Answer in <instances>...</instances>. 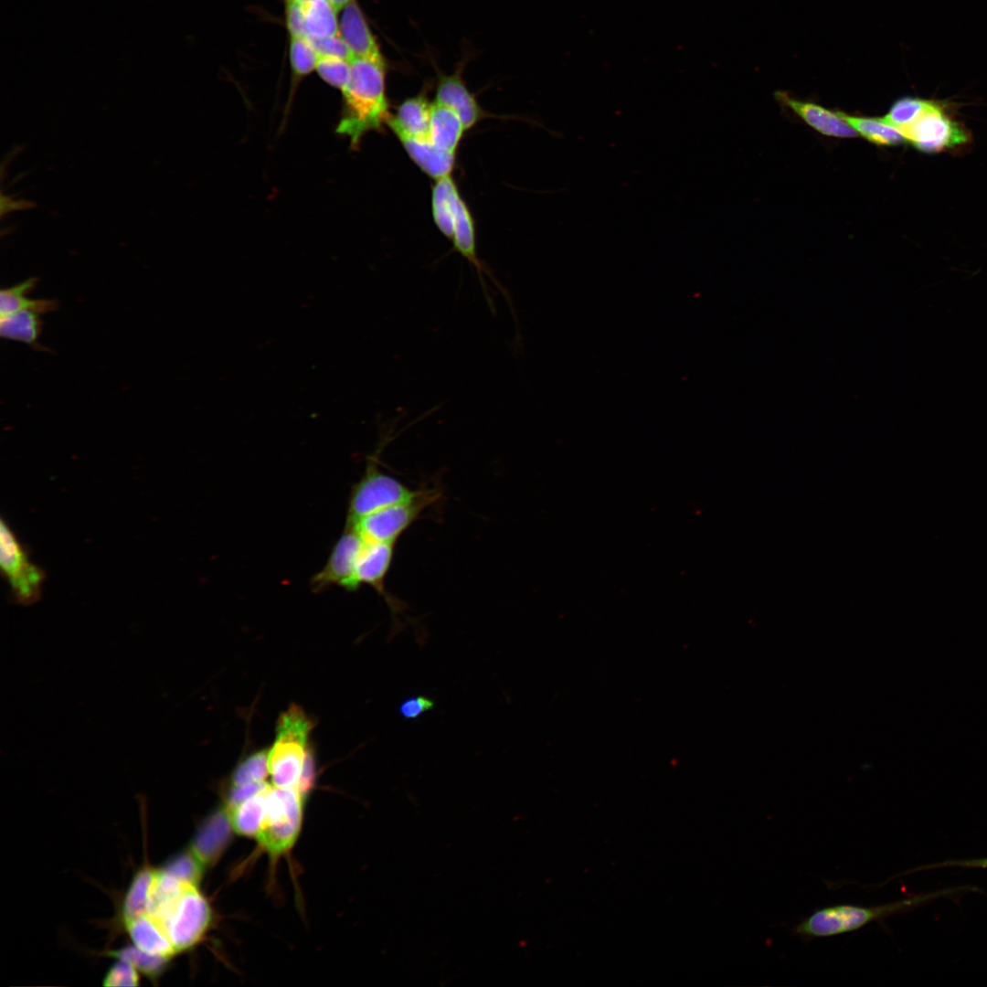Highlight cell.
Wrapping results in <instances>:
<instances>
[{"label": "cell", "instance_id": "cell-4", "mask_svg": "<svg viewBox=\"0 0 987 987\" xmlns=\"http://www.w3.org/2000/svg\"><path fill=\"white\" fill-rule=\"evenodd\" d=\"M303 802L304 799L296 787L268 786L265 818L257 839L271 854L287 851L296 841Z\"/></svg>", "mask_w": 987, "mask_h": 987}, {"label": "cell", "instance_id": "cell-37", "mask_svg": "<svg viewBox=\"0 0 987 987\" xmlns=\"http://www.w3.org/2000/svg\"><path fill=\"white\" fill-rule=\"evenodd\" d=\"M435 701L424 695L409 696L398 706L399 715L405 719H417L433 709Z\"/></svg>", "mask_w": 987, "mask_h": 987}, {"label": "cell", "instance_id": "cell-20", "mask_svg": "<svg viewBox=\"0 0 987 987\" xmlns=\"http://www.w3.org/2000/svg\"><path fill=\"white\" fill-rule=\"evenodd\" d=\"M465 131L462 121L454 111L440 103H432L429 139L434 145L456 153Z\"/></svg>", "mask_w": 987, "mask_h": 987}, {"label": "cell", "instance_id": "cell-42", "mask_svg": "<svg viewBox=\"0 0 987 987\" xmlns=\"http://www.w3.org/2000/svg\"><path fill=\"white\" fill-rule=\"evenodd\" d=\"M2 199H3L4 201H5V202H3V201H1V203H2V209H4L5 207H6V209L5 210V212H9V211H11V210H13V209H21V208H26V207H29V206H28V203H26V204H24V203H23V202H21V201H18V202H16V201H12V200H10V199H8V198H5L4 196L2 197Z\"/></svg>", "mask_w": 987, "mask_h": 987}, {"label": "cell", "instance_id": "cell-9", "mask_svg": "<svg viewBox=\"0 0 987 987\" xmlns=\"http://www.w3.org/2000/svg\"><path fill=\"white\" fill-rule=\"evenodd\" d=\"M197 885L187 884L165 927L176 952L198 943L211 923L210 906Z\"/></svg>", "mask_w": 987, "mask_h": 987}, {"label": "cell", "instance_id": "cell-18", "mask_svg": "<svg viewBox=\"0 0 987 987\" xmlns=\"http://www.w3.org/2000/svg\"><path fill=\"white\" fill-rule=\"evenodd\" d=\"M186 885L187 883L178 880L163 870L156 872L150 890L147 915L164 931L169 918Z\"/></svg>", "mask_w": 987, "mask_h": 987}, {"label": "cell", "instance_id": "cell-6", "mask_svg": "<svg viewBox=\"0 0 987 987\" xmlns=\"http://www.w3.org/2000/svg\"><path fill=\"white\" fill-rule=\"evenodd\" d=\"M418 491H413L397 478L382 472L372 462L360 480L353 485L347 507L346 524L388 506L408 501Z\"/></svg>", "mask_w": 987, "mask_h": 987}, {"label": "cell", "instance_id": "cell-13", "mask_svg": "<svg viewBox=\"0 0 987 987\" xmlns=\"http://www.w3.org/2000/svg\"><path fill=\"white\" fill-rule=\"evenodd\" d=\"M339 12V35L353 58H384L378 42L356 0H351Z\"/></svg>", "mask_w": 987, "mask_h": 987}, {"label": "cell", "instance_id": "cell-7", "mask_svg": "<svg viewBox=\"0 0 987 987\" xmlns=\"http://www.w3.org/2000/svg\"><path fill=\"white\" fill-rule=\"evenodd\" d=\"M437 496L433 490H420L408 501L374 512L354 524L346 525L354 527L366 542L395 544Z\"/></svg>", "mask_w": 987, "mask_h": 987}, {"label": "cell", "instance_id": "cell-38", "mask_svg": "<svg viewBox=\"0 0 987 987\" xmlns=\"http://www.w3.org/2000/svg\"><path fill=\"white\" fill-rule=\"evenodd\" d=\"M285 24L292 37H304V19L302 5L293 0H285Z\"/></svg>", "mask_w": 987, "mask_h": 987}, {"label": "cell", "instance_id": "cell-32", "mask_svg": "<svg viewBox=\"0 0 987 987\" xmlns=\"http://www.w3.org/2000/svg\"><path fill=\"white\" fill-rule=\"evenodd\" d=\"M351 61L338 57L319 55L315 71L325 83L342 91L350 78Z\"/></svg>", "mask_w": 987, "mask_h": 987}, {"label": "cell", "instance_id": "cell-27", "mask_svg": "<svg viewBox=\"0 0 987 987\" xmlns=\"http://www.w3.org/2000/svg\"><path fill=\"white\" fill-rule=\"evenodd\" d=\"M40 314L32 310H22L1 315V336L35 345L42 328Z\"/></svg>", "mask_w": 987, "mask_h": 987}, {"label": "cell", "instance_id": "cell-34", "mask_svg": "<svg viewBox=\"0 0 987 987\" xmlns=\"http://www.w3.org/2000/svg\"><path fill=\"white\" fill-rule=\"evenodd\" d=\"M117 959L133 964L139 972L150 977H156L164 969L169 959L146 953L137 947H126L111 953Z\"/></svg>", "mask_w": 987, "mask_h": 987}, {"label": "cell", "instance_id": "cell-26", "mask_svg": "<svg viewBox=\"0 0 987 987\" xmlns=\"http://www.w3.org/2000/svg\"><path fill=\"white\" fill-rule=\"evenodd\" d=\"M856 133L877 145H897L906 141L902 133L886 123L882 118L852 116L837 111Z\"/></svg>", "mask_w": 987, "mask_h": 987}, {"label": "cell", "instance_id": "cell-15", "mask_svg": "<svg viewBox=\"0 0 987 987\" xmlns=\"http://www.w3.org/2000/svg\"><path fill=\"white\" fill-rule=\"evenodd\" d=\"M432 103L425 93L403 101L387 122L398 139L401 137L429 138Z\"/></svg>", "mask_w": 987, "mask_h": 987}, {"label": "cell", "instance_id": "cell-23", "mask_svg": "<svg viewBox=\"0 0 987 987\" xmlns=\"http://www.w3.org/2000/svg\"><path fill=\"white\" fill-rule=\"evenodd\" d=\"M302 9L306 38L319 39L339 33V12L329 0H311Z\"/></svg>", "mask_w": 987, "mask_h": 987}, {"label": "cell", "instance_id": "cell-12", "mask_svg": "<svg viewBox=\"0 0 987 987\" xmlns=\"http://www.w3.org/2000/svg\"><path fill=\"white\" fill-rule=\"evenodd\" d=\"M463 64L451 74L438 73L435 102L454 111L466 130L473 127L483 117V111L462 79Z\"/></svg>", "mask_w": 987, "mask_h": 987}, {"label": "cell", "instance_id": "cell-5", "mask_svg": "<svg viewBox=\"0 0 987 987\" xmlns=\"http://www.w3.org/2000/svg\"><path fill=\"white\" fill-rule=\"evenodd\" d=\"M0 566L16 604L29 606L41 598L45 572L30 560L27 549L3 518L0 524Z\"/></svg>", "mask_w": 987, "mask_h": 987}, {"label": "cell", "instance_id": "cell-28", "mask_svg": "<svg viewBox=\"0 0 987 987\" xmlns=\"http://www.w3.org/2000/svg\"><path fill=\"white\" fill-rule=\"evenodd\" d=\"M156 870L144 867L133 876L122 904L124 923L147 914L149 895Z\"/></svg>", "mask_w": 987, "mask_h": 987}, {"label": "cell", "instance_id": "cell-10", "mask_svg": "<svg viewBox=\"0 0 987 987\" xmlns=\"http://www.w3.org/2000/svg\"><path fill=\"white\" fill-rule=\"evenodd\" d=\"M365 544L366 541L354 527L345 525L324 568L312 578L313 590L319 592L332 586H338L347 591H356L359 587L356 580V569Z\"/></svg>", "mask_w": 987, "mask_h": 987}, {"label": "cell", "instance_id": "cell-43", "mask_svg": "<svg viewBox=\"0 0 987 987\" xmlns=\"http://www.w3.org/2000/svg\"><path fill=\"white\" fill-rule=\"evenodd\" d=\"M339 12L351 0H329Z\"/></svg>", "mask_w": 987, "mask_h": 987}, {"label": "cell", "instance_id": "cell-44", "mask_svg": "<svg viewBox=\"0 0 987 987\" xmlns=\"http://www.w3.org/2000/svg\"><path fill=\"white\" fill-rule=\"evenodd\" d=\"M293 1H295L296 3L303 5H305L306 3H308L311 0H293Z\"/></svg>", "mask_w": 987, "mask_h": 987}, {"label": "cell", "instance_id": "cell-8", "mask_svg": "<svg viewBox=\"0 0 987 987\" xmlns=\"http://www.w3.org/2000/svg\"><path fill=\"white\" fill-rule=\"evenodd\" d=\"M906 141L918 150L935 154L966 144L970 136L951 119L941 102L933 105L913 123L900 131Z\"/></svg>", "mask_w": 987, "mask_h": 987}, {"label": "cell", "instance_id": "cell-19", "mask_svg": "<svg viewBox=\"0 0 987 987\" xmlns=\"http://www.w3.org/2000/svg\"><path fill=\"white\" fill-rule=\"evenodd\" d=\"M129 936L141 950L170 959L176 953L164 929L147 914L125 923Z\"/></svg>", "mask_w": 987, "mask_h": 987}, {"label": "cell", "instance_id": "cell-39", "mask_svg": "<svg viewBox=\"0 0 987 987\" xmlns=\"http://www.w3.org/2000/svg\"><path fill=\"white\" fill-rule=\"evenodd\" d=\"M315 763V753L313 747L311 744H308L302 773L297 785V789L303 797V799H305V797L314 784L316 770Z\"/></svg>", "mask_w": 987, "mask_h": 987}, {"label": "cell", "instance_id": "cell-1", "mask_svg": "<svg viewBox=\"0 0 987 987\" xmlns=\"http://www.w3.org/2000/svg\"><path fill=\"white\" fill-rule=\"evenodd\" d=\"M385 58H355L349 80L341 91L343 108L336 133L357 147L366 133L378 131L391 116L386 94Z\"/></svg>", "mask_w": 987, "mask_h": 987}, {"label": "cell", "instance_id": "cell-31", "mask_svg": "<svg viewBox=\"0 0 987 987\" xmlns=\"http://www.w3.org/2000/svg\"><path fill=\"white\" fill-rule=\"evenodd\" d=\"M268 774L269 751L261 749L252 753L237 765L230 777V786L264 781Z\"/></svg>", "mask_w": 987, "mask_h": 987}, {"label": "cell", "instance_id": "cell-14", "mask_svg": "<svg viewBox=\"0 0 987 987\" xmlns=\"http://www.w3.org/2000/svg\"><path fill=\"white\" fill-rule=\"evenodd\" d=\"M779 102L791 109L807 124L820 133L837 138H852L857 133L838 114L813 102L793 99L784 92H776Z\"/></svg>", "mask_w": 987, "mask_h": 987}, {"label": "cell", "instance_id": "cell-11", "mask_svg": "<svg viewBox=\"0 0 987 987\" xmlns=\"http://www.w3.org/2000/svg\"><path fill=\"white\" fill-rule=\"evenodd\" d=\"M394 545L366 542L357 561L356 580L358 587L367 584L374 588L387 602L391 611L397 613L402 608L387 594L384 585L393 559Z\"/></svg>", "mask_w": 987, "mask_h": 987}, {"label": "cell", "instance_id": "cell-22", "mask_svg": "<svg viewBox=\"0 0 987 987\" xmlns=\"http://www.w3.org/2000/svg\"><path fill=\"white\" fill-rule=\"evenodd\" d=\"M268 786L233 807L225 806L232 830L237 833L257 838L265 818Z\"/></svg>", "mask_w": 987, "mask_h": 987}, {"label": "cell", "instance_id": "cell-40", "mask_svg": "<svg viewBox=\"0 0 987 987\" xmlns=\"http://www.w3.org/2000/svg\"><path fill=\"white\" fill-rule=\"evenodd\" d=\"M268 785L265 781H260L240 786H230L226 795L225 806L233 807L264 790Z\"/></svg>", "mask_w": 987, "mask_h": 987}, {"label": "cell", "instance_id": "cell-21", "mask_svg": "<svg viewBox=\"0 0 987 987\" xmlns=\"http://www.w3.org/2000/svg\"><path fill=\"white\" fill-rule=\"evenodd\" d=\"M451 239L454 249L476 268L479 277L483 284L482 274L485 270L480 262L476 253L474 220L469 207L461 196L458 197L454 207L452 236Z\"/></svg>", "mask_w": 987, "mask_h": 987}, {"label": "cell", "instance_id": "cell-33", "mask_svg": "<svg viewBox=\"0 0 987 987\" xmlns=\"http://www.w3.org/2000/svg\"><path fill=\"white\" fill-rule=\"evenodd\" d=\"M204 867L190 849L172 858L162 870L184 883L197 885Z\"/></svg>", "mask_w": 987, "mask_h": 987}, {"label": "cell", "instance_id": "cell-25", "mask_svg": "<svg viewBox=\"0 0 987 987\" xmlns=\"http://www.w3.org/2000/svg\"><path fill=\"white\" fill-rule=\"evenodd\" d=\"M37 281L36 278H29L15 286L2 290L0 293L1 315L22 310H32L41 314L56 310L58 303L53 300H33L26 296L34 289Z\"/></svg>", "mask_w": 987, "mask_h": 987}, {"label": "cell", "instance_id": "cell-3", "mask_svg": "<svg viewBox=\"0 0 987 987\" xmlns=\"http://www.w3.org/2000/svg\"><path fill=\"white\" fill-rule=\"evenodd\" d=\"M313 727L312 719L297 705L280 715L275 741L269 750V774L273 786L297 788Z\"/></svg>", "mask_w": 987, "mask_h": 987}, {"label": "cell", "instance_id": "cell-35", "mask_svg": "<svg viewBox=\"0 0 987 987\" xmlns=\"http://www.w3.org/2000/svg\"><path fill=\"white\" fill-rule=\"evenodd\" d=\"M138 970L129 961L118 959L108 972L103 981L105 986H137L139 983Z\"/></svg>", "mask_w": 987, "mask_h": 987}, {"label": "cell", "instance_id": "cell-29", "mask_svg": "<svg viewBox=\"0 0 987 987\" xmlns=\"http://www.w3.org/2000/svg\"><path fill=\"white\" fill-rule=\"evenodd\" d=\"M318 59L319 54L308 38L290 37L289 60L292 76L291 87L292 94L299 82L315 70Z\"/></svg>", "mask_w": 987, "mask_h": 987}, {"label": "cell", "instance_id": "cell-17", "mask_svg": "<svg viewBox=\"0 0 987 987\" xmlns=\"http://www.w3.org/2000/svg\"><path fill=\"white\" fill-rule=\"evenodd\" d=\"M412 161L429 176L437 180L451 175L455 153L442 150L429 138H398Z\"/></svg>", "mask_w": 987, "mask_h": 987}, {"label": "cell", "instance_id": "cell-36", "mask_svg": "<svg viewBox=\"0 0 987 987\" xmlns=\"http://www.w3.org/2000/svg\"><path fill=\"white\" fill-rule=\"evenodd\" d=\"M320 56H332L352 60L353 55L338 34L319 39H309Z\"/></svg>", "mask_w": 987, "mask_h": 987}, {"label": "cell", "instance_id": "cell-24", "mask_svg": "<svg viewBox=\"0 0 987 987\" xmlns=\"http://www.w3.org/2000/svg\"><path fill=\"white\" fill-rule=\"evenodd\" d=\"M460 196L451 175L437 179L432 186V217L440 232L450 239L452 236L454 207Z\"/></svg>", "mask_w": 987, "mask_h": 987}, {"label": "cell", "instance_id": "cell-41", "mask_svg": "<svg viewBox=\"0 0 987 987\" xmlns=\"http://www.w3.org/2000/svg\"><path fill=\"white\" fill-rule=\"evenodd\" d=\"M947 866H958V867H965V868H970V867H972V868H975V867L987 868V858L963 859V860H947V861H943V862H938V863H932V864H929V865H920V866L915 867V868H913V869H911L909 871H906L903 874L906 875V874H908V873H911V872L932 870V869L940 868V867H947Z\"/></svg>", "mask_w": 987, "mask_h": 987}, {"label": "cell", "instance_id": "cell-16", "mask_svg": "<svg viewBox=\"0 0 987 987\" xmlns=\"http://www.w3.org/2000/svg\"><path fill=\"white\" fill-rule=\"evenodd\" d=\"M232 829L228 812L221 808L204 822L191 844V850L204 865L214 862L224 850Z\"/></svg>", "mask_w": 987, "mask_h": 987}, {"label": "cell", "instance_id": "cell-30", "mask_svg": "<svg viewBox=\"0 0 987 987\" xmlns=\"http://www.w3.org/2000/svg\"><path fill=\"white\" fill-rule=\"evenodd\" d=\"M934 101L918 97H902L891 105L889 111L882 119L886 123L901 131L913 123L933 105Z\"/></svg>", "mask_w": 987, "mask_h": 987}, {"label": "cell", "instance_id": "cell-2", "mask_svg": "<svg viewBox=\"0 0 987 987\" xmlns=\"http://www.w3.org/2000/svg\"><path fill=\"white\" fill-rule=\"evenodd\" d=\"M964 886L947 888L898 901L875 906L838 904L818 908L795 925L794 935L810 940L858 930L870 923L882 921L896 914L909 911L937 897L957 894Z\"/></svg>", "mask_w": 987, "mask_h": 987}]
</instances>
